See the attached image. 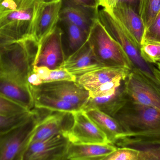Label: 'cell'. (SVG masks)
<instances>
[{"mask_svg": "<svg viewBox=\"0 0 160 160\" xmlns=\"http://www.w3.org/2000/svg\"><path fill=\"white\" fill-rule=\"evenodd\" d=\"M114 118L126 132L113 144L116 147L139 149L160 146V110L129 100Z\"/></svg>", "mask_w": 160, "mask_h": 160, "instance_id": "1", "label": "cell"}, {"mask_svg": "<svg viewBox=\"0 0 160 160\" xmlns=\"http://www.w3.org/2000/svg\"><path fill=\"white\" fill-rule=\"evenodd\" d=\"M37 0L0 2V45L32 37L39 4Z\"/></svg>", "mask_w": 160, "mask_h": 160, "instance_id": "2", "label": "cell"}, {"mask_svg": "<svg viewBox=\"0 0 160 160\" xmlns=\"http://www.w3.org/2000/svg\"><path fill=\"white\" fill-rule=\"evenodd\" d=\"M38 46L32 37L0 45L1 74L29 85Z\"/></svg>", "mask_w": 160, "mask_h": 160, "instance_id": "3", "label": "cell"}, {"mask_svg": "<svg viewBox=\"0 0 160 160\" xmlns=\"http://www.w3.org/2000/svg\"><path fill=\"white\" fill-rule=\"evenodd\" d=\"M97 59L106 67H120L130 70L133 65L121 45L114 39L97 18L88 36Z\"/></svg>", "mask_w": 160, "mask_h": 160, "instance_id": "4", "label": "cell"}, {"mask_svg": "<svg viewBox=\"0 0 160 160\" xmlns=\"http://www.w3.org/2000/svg\"><path fill=\"white\" fill-rule=\"evenodd\" d=\"M34 108L24 123L17 128L0 133V160H18L30 142L38 123L46 115L44 110Z\"/></svg>", "mask_w": 160, "mask_h": 160, "instance_id": "5", "label": "cell"}, {"mask_svg": "<svg viewBox=\"0 0 160 160\" xmlns=\"http://www.w3.org/2000/svg\"><path fill=\"white\" fill-rule=\"evenodd\" d=\"M98 18L112 37L124 49L133 68L139 69L146 77L159 85L154 77L151 67L141 57L140 47L112 13L109 10L102 8L99 10Z\"/></svg>", "mask_w": 160, "mask_h": 160, "instance_id": "6", "label": "cell"}, {"mask_svg": "<svg viewBox=\"0 0 160 160\" xmlns=\"http://www.w3.org/2000/svg\"><path fill=\"white\" fill-rule=\"evenodd\" d=\"M124 88L130 101L160 111V86L139 69L131 70L124 81Z\"/></svg>", "mask_w": 160, "mask_h": 160, "instance_id": "7", "label": "cell"}, {"mask_svg": "<svg viewBox=\"0 0 160 160\" xmlns=\"http://www.w3.org/2000/svg\"><path fill=\"white\" fill-rule=\"evenodd\" d=\"M32 94H44L70 102L82 110L89 98V92L70 81L44 83L37 86H30Z\"/></svg>", "mask_w": 160, "mask_h": 160, "instance_id": "8", "label": "cell"}, {"mask_svg": "<svg viewBox=\"0 0 160 160\" xmlns=\"http://www.w3.org/2000/svg\"><path fill=\"white\" fill-rule=\"evenodd\" d=\"M62 35V28L57 25L39 43L34 66L46 67L50 69L60 68L66 59L63 48Z\"/></svg>", "mask_w": 160, "mask_h": 160, "instance_id": "9", "label": "cell"}, {"mask_svg": "<svg viewBox=\"0 0 160 160\" xmlns=\"http://www.w3.org/2000/svg\"><path fill=\"white\" fill-rule=\"evenodd\" d=\"M69 144L70 142L64 134L29 143L20 160H60L64 157Z\"/></svg>", "mask_w": 160, "mask_h": 160, "instance_id": "10", "label": "cell"}, {"mask_svg": "<svg viewBox=\"0 0 160 160\" xmlns=\"http://www.w3.org/2000/svg\"><path fill=\"white\" fill-rule=\"evenodd\" d=\"M73 115V126L65 135L70 143L76 144H110L106 135L83 110Z\"/></svg>", "mask_w": 160, "mask_h": 160, "instance_id": "11", "label": "cell"}, {"mask_svg": "<svg viewBox=\"0 0 160 160\" xmlns=\"http://www.w3.org/2000/svg\"><path fill=\"white\" fill-rule=\"evenodd\" d=\"M73 122L72 113L51 112L38 123L29 143L44 141L59 134L65 135L72 128Z\"/></svg>", "mask_w": 160, "mask_h": 160, "instance_id": "12", "label": "cell"}, {"mask_svg": "<svg viewBox=\"0 0 160 160\" xmlns=\"http://www.w3.org/2000/svg\"><path fill=\"white\" fill-rule=\"evenodd\" d=\"M62 4L63 0L39 4L32 32L33 38L38 45L58 25Z\"/></svg>", "mask_w": 160, "mask_h": 160, "instance_id": "13", "label": "cell"}, {"mask_svg": "<svg viewBox=\"0 0 160 160\" xmlns=\"http://www.w3.org/2000/svg\"><path fill=\"white\" fill-rule=\"evenodd\" d=\"M104 67H106L97 59L87 38L79 48L66 59L60 68L66 69L78 78Z\"/></svg>", "mask_w": 160, "mask_h": 160, "instance_id": "14", "label": "cell"}, {"mask_svg": "<svg viewBox=\"0 0 160 160\" xmlns=\"http://www.w3.org/2000/svg\"><path fill=\"white\" fill-rule=\"evenodd\" d=\"M0 96L28 111L34 108L33 96L28 85L23 84L0 75Z\"/></svg>", "mask_w": 160, "mask_h": 160, "instance_id": "15", "label": "cell"}, {"mask_svg": "<svg viewBox=\"0 0 160 160\" xmlns=\"http://www.w3.org/2000/svg\"><path fill=\"white\" fill-rule=\"evenodd\" d=\"M110 11L140 48L145 26L138 12L130 6L121 2Z\"/></svg>", "mask_w": 160, "mask_h": 160, "instance_id": "16", "label": "cell"}, {"mask_svg": "<svg viewBox=\"0 0 160 160\" xmlns=\"http://www.w3.org/2000/svg\"><path fill=\"white\" fill-rule=\"evenodd\" d=\"M98 11L63 2L59 21L74 24L88 34L94 21L98 18Z\"/></svg>", "mask_w": 160, "mask_h": 160, "instance_id": "17", "label": "cell"}, {"mask_svg": "<svg viewBox=\"0 0 160 160\" xmlns=\"http://www.w3.org/2000/svg\"><path fill=\"white\" fill-rule=\"evenodd\" d=\"M131 70L120 67H106L84 74L77 78L79 85L88 91L102 84L119 78H127Z\"/></svg>", "mask_w": 160, "mask_h": 160, "instance_id": "18", "label": "cell"}, {"mask_svg": "<svg viewBox=\"0 0 160 160\" xmlns=\"http://www.w3.org/2000/svg\"><path fill=\"white\" fill-rule=\"evenodd\" d=\"M86 115L104 133L110 144L126 133L119 122L115 118L96 108L83 110Z\"/></svg>", "mask_w": 160, "mask_h": 160, "instance_id": "19", "label": "cell"}, {"mask_svg": "<svg viewBox=\"0 0 160 160\" xmlns=\"http://www.w3.org/2000/svg\"><path fill=\"white\" fill-rule=\"evenodd\" d=\"M116 148L110 144H76L70 143L64 157L72 160H101Z\"/></svg>", "mask_w": 160, "mask_h": 160, "instance_id": "20", "label": "cell"}, {"mask_svg": "<svg viewBox=\"0 0 160 160\" xmlns=\"http://www.w3.org/2000/svg\"><path fill=\"white\" fill-rule=\"evenodd\" d=\"M128 101V98L124 91L123 84V86L114 94L111 96L100 98H89L83 110L89 108H96L114 117Z\"/></svg>", "mask_w": 160, "mask_h": 160, "instance_id": "21", "label": "cell"}, {"mask_svg": "<svg viewBox=\"0 0 160 160\" xmlns=\"http://www.w3.org/2000/svg\"><path fill=\"white\" fill-rule=\"evenodd\" d=\"M34 108L44 109L52 112H61L76 113L82 111L77 105L60 99L41 94H32Z\"/></svg>", "mask_w": 160, "mask_h": 160, "instance_id": "22", "label": "cell"}, {"mask_svg": "<svg viewBox=\"0 0 160 160\" xmlns=\"http://www.w3.org/2000/svg\"><path fill=\"white\" fill-rule=\"evenodd\" d=\"M160 11V0H138V13L145 29L152 23Z\"/></svg>", "mask_w": 160, "mask_h": 160, "instance_id": "23", "label": "cell"}, {"mask_svg": "<svg viewBox=\"0 0 160 160\" xmlns=\"http://www.w3.org/2000/svg\"><path fill=\"white\" fill-rule=\"evenodd\" d=\"M65 27L68 36L69 47L75 52L79 48L87 39L88 35L82 29L69 22L59 21Z\"/></svg>", "mask_w": 160, "mask_h": 160, "instance_id": "24", "label": "cell"}, {"mask_svg": "<svg viewBox=\"0 0 160 160\" xmlns=\"http://www.w3.org/2000/svg\"><path fill=\"white\" fill-rule=\"evenodd\" d=\"M33 109L12 115L0 114V133L9 131L24 123L32 114Z\"/></svg>", "mask_w": 160, "mask_h": 160, "instance_id": "25", "label": "cell"}, {"mask_svg": "<svg viewBox=\"0 0 160 160\" xmlns=\"http://www.w3.org/2000/svg\"><path fill=\"white\" fill-rule=\"evenodd\" d=\"M126 79L125 78H117L102 84L95 89L88 91L89 98H100L111 96L123 86Z\"/></svg>", "mask_w": 160, "mask_h": 160, "instance_id": "26", "label": "cell"}, {"mask_svg": "<svg viewBox=\"0 0 160 160\" xmlns=\"http://www.w3.org/2000/svg\"><path fill=\"white\" fill-rule=\"evenodd\" d=\"M101 160H141V150L131 148H117Z\"/></svg>", "mask_w": 160, "mask_h": 160, "instance_id": "27", "label": "cell"}, {"mask_svg": "<svg viewBox=\"0 0 160 160\" xmlns=\"http://www.w3.org/2000/svg\"><path fill=\"white\" fill-rule=\"evenodd\" d=\"M140 55L148 65H153L160 62V44H143L140 47Z\"/></svg>", "mask_w": 160, "mask_h": 160, "instance_id": "28", "label": "cell"}, {"mask_svg": "<svg viewBox=\"0 0 160 160\" xmlns=\"http://www.w3.org/2000/svg\"><path fill=\"white\" fill-rule=\"evenodd\" d=\"M149 43L160 44V11L152 23L145 29L141 45Z\"/></svg>", "mask_w": 160, "mask_h": 160, "instance_id": "29", "label": "cell"}, {"mask_svg": "<svg viewBox=\"0 0 160 160\" xmlns=\"http://www.w3.org/2000/svg\"><path fill=\"white\" fill-rule=\"evenodd\" d=\"M28 111L20 105L0 96V114L12 115Z\"/></svg>", "mask_w": 160, "mask_h": 160, "instance_id": "30", "label": "cell"}, {"mask_svg": "<svg viewBox=\"0 0 160 160\" xmlns=\"http://www.w3.org/2000/svg\"><path fill=\"white\" fill-rule=\"evenodd\" d=\"M77 77L69 73L66 69L59 68L50 69L49 77L45 83L62 81L77 82Z\"/></svg>", "mask_w": 160, "mask_h": 160, "instance_id": "31", "label": "cell"}, {"mask_svg": "<svg viewBox=\"0 0 160 160\" xmlns=\"http://www.w3.org/2000/svg\"><path fill=\"white\" fill-rule=\"evenodd\" d=\"M141 160H160V146L139 149Z\"/></svg>", "mask_w": 160, "mask_h": 160, "instance_id": "32", "label": "cell"}, {"mask_svg": "<svg viewBox=\"0 0 160 160\" xmlns=\"http://www.w3.org/2000/svg\"><path fill=\"white\" fill-rule=\"evenodd\" d=\"M63 2L97 10L100 6L99 0H63Z\"/></svg>", "mask_w": 160, "mask_h": 160, "instance_id": "33", "label": "cell"}, {"mask_svg": "<svg viewBox=\"0 0 160 160\" xmlns=\"http://www.w3.org/2000/svg\"><path fill=\"white\" fill-rule=\"evenodd\" d=\"M50 69L46 67L34 66L32 71L37 74L43 83L46 82L49 77Z\"/></svg>", "mask_w": 160, "mask_h": 160, "instance_id": "34", "label": "cell"}, {"mask_svg": "<svg viewBox=\"0 0 160 160\" xmlns=\"http://www.w3.org/2000/svg\"><path fill=\"white\" fill-rule=\"evenodd\" d=\"M121 0H99V5L103 8L111 11L119 2Z\"/></svg>", "mask_w": 160, "mask_h": 160, "instance_id": "35", "label": "cell"}, {"mask_svg": "<svg viewBox=\"0 0 160 160\" xmlns=\"http://www.w3.org/2000/svg\"><path fill=\"white\" fill-rule=\"evenodd\" d=\"M28 83L29 86H37L43 83L37 74L32 71L28 78Z\"/></svg>", "mask_w": 160, "mask_h": 160, "instance_id": "36", "label": "cell"}, {"mask_svg": "<svg viewBox=\"0 0 160 160\" xmlns=\"http://www.w3.org/2000/svg\"><path fill=\"white\" fill-rule=\"evenodd\" d=\"M152 68L154 77L160 86V62H158L155 64L149 65Z\"/></svg>", "mask_w": 160, "mask_h": 160, "instance_id": "37", "label": "cell"}, {"mask_svg": "<svg viewBox=\"0 0 160 160\" xmlns=\"http://www.w3.org/2000/svg\"><path fill=\"white\" fill-rule=\"evenodd\" d=\"M120 2L130 6L138 12V0H121Z\"/></svg>", "mask_w": 160, "mask_h": 160, "instance_id": "38", "label": "cell"}, {"mask_svg": "<svg viewBox=\"0 0 160 160\" xmlns=\"http://www.w3.org/2000/svg\"><path fill=\"white\" fill-rule=\"evenodd\" d=\"M37 1L42 2H53L56 0H37Z\"/></svg>", "mask_w": 160, "mask_h": 160, "instance_id": "39", "label": "cell"}, {"mask_svg": "<svg viewBox=\"0 0 160 160\" xmlns=\"http://www.w3.org/2000/svg\"><path fill=\"white\" fill-rule=\"evenodd\" d=\"M60 160H72L68 159L66 158H65V157H64V158H62L61 159H60Z\"/></svg>", "mask_w": 160, "mask_h": 160, "instance_id": "40", "label": "cell"}, {"mask_svg": "<svg viewBox=\"0 0 160 160\" xmlns=\"http://www.w3.org/2000/svg\"><path fill=\"white\" fill-rule=\"evenodd\" d=\"M1 74V68H0V75Z\"/></svg>", "mask_w": 160, "mask_h": 160, "instance_id": "41", "label": "cell"}, {"mask_svg": "<svg viewBox=\"0 0 160 160\" xmlns=\"http://www.w3.org/2000/svg\"><path fill=\"white\" fill-rule=\"evenodd\" d=\"M2 0H0V2H1V1H2Z\"/></svg>", "mask_w": 160, "mask_h": 160, "instance_id": "42", "label": "cell"}]
</instances>
